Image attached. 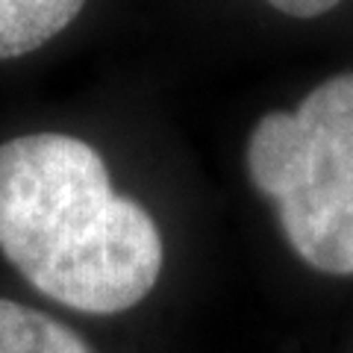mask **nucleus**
I'll return each instance as SVG.
<instances>
[{"label": "nucleus", "mask_w": 353, "mask_h": 353, "mask_svg": "<svg viewBox=\"0 0 353 353\" xmlns=\"http://www.w3.org/2000/svg\"><path fill=\"white\" fill-rule=\"evenodd\" d=\"M268 3L277 9L283 15H292V18H318L336 9L341 0H268Z\"/></svg>", "instance_id": "obj_5"}, {"label": "nucleus", "mask_w": 353, "mask_h": 353, "mask_svg": "<svg viewBox=\"0 0 353 353\" xmlns=\"http://www.w3.org/2000/svg\"><path fill=\"white\" fill-rule=\"evenodd\" d=\"M248 171L297 256L315 271L353 274V74L315 85L292 112L262 115Z\"/></svg>", "instance_id": "obj_2"}, {"label": "nucleus", "mask_w": 353, "mask_h": 353, "mask_svg": "<svg viewBox=\"0 0 353 353\" xmlns=\"http://www.w3.org/2000/svg\"><path fill=\"white\" fill-rule=\"evenodd\" d=\"M0 253L32 289L77 312H127L162 274V236L118 194L92 145L30 132L0 145Z\"/></svg>", "instance_id": "obj_1"}, {"label": "nucleus", "mask_w": 353, "mask_h": 353, "mask_svg": "<svg viewBox=\"0 0 353 353\" xmlns=\"http://www.w3.org/2000/svg\"><path fill=\"white\" fill-rule=\"evenodd\" d=\"M0 353H94L83 336L32 306L0 297Z\"/></svg>", "instance_id": "obj_4"}, {"label": "nucleus", "mask_w": 353, "mask_h": 353, "mask_svg": "<svg viewBox=\"0 0 353 353\" xmlns=\"http://www.w3.org/2000/svg\"><path fill=\"white\" fill-rule=\"evenodd\" d=\"M85 0H0V59L39 50L83 12Z\"/></svg>", "instance_id": "obj_3"}]
</instances>
